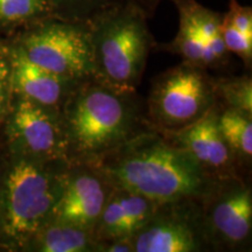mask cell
<instances>
[{"label": "cell", "instance_id": "cell-18", "mask_svg": "<svg viewBox=\"0 0 252 252\" xmlns=\"http://www.w3.org/2000/svg\"><path fill=\"white\" fill-rule=\"evenodd\" d=\"M126 0H50L55 18L72 23H90L103 12Z\"/></svg>", "mask_w": 252, "mask_h": 252}, {"label": "cell", "instance_id": "cell-10", "mask_svg": "<svg viewBox=\"0 0 252 252\" xmlns=\"http://www.w3.org/2000/svg\"><path fill=\"white\" fill-rule=\"evenodd\" d=\"M112 188L94 165L70 162L49 222L65 223L93 231Z\"/></svg>", "mask_w": 252, "mask_h": 252}, {"label": "cell", "instance_id": "cell-16", "mask_svg": "<svg viewBox=\"0 0 252 252\" xmlns=\"http://www.w3.org/2000/svg\"><path fill=\"white\" fill-rule=\"evenodd\" d=\"M52 17L50 0H0V36H11Z\"/></svg>", "mask_w": 252, "mask_h": 252}, {"label": "cell", "instance_id": "cell-23", "mask_svg": "<svg viewBox=\"0 0 252 252\" xmlns=\"http://www.w3.org/2000/svg\"><path fill=\"white\" fill-rule=\"evenodd\" d=\"M126 1H128L130 4L134 5L135 7L139 8L140 11H143L144 14L150 19L156 13L158 6H159L162 0H126ZM171 1L174 4L178 0H171Z\"/></svg>", "mask_w": 252, "mask_h": 252}, {"label": "cell", "instance_id": "cell-20", "mask_svg": "<svg viewBox=\"0 0 252 252\" xmlns=\"http://www.w3.org/2000/svg\"><path fill=\"white\" fill-rule=\"evenodd\" d=\"M13 99L12 84V55L7 40L0 36V126L4 124L6 116Z\"/></svg>", "mask_w": 252, "mask_h": 252}, {"label": "cell", "instance_id": "cell-8", "mask_svg": "<svg viewBox=\"0 0 252 252\" xmlns=\"http://www.w3.org/2000/svg\"><path fill=\"white\" fill-rule=\"evenodd\" d=\"M131 242L134 252L213 251L204 228L201 198L158 204Z\"/></svg>", "mask_w": 252, "mask_h": 252}, {"label": "cell", "instance_id": "cell-13", "mask_svg": "<svg viewBox=\"0 0 252 252\" xmlns=\"http://www.w3.org/2000/svg\"><path fill=\"white\" fill-rule=\"evenodd\" d=\"M11 55L13 94L46 108L61 111L68 96L81 81L68 80L45 70L12 49Z\"/></svg>", "mask_w": 252, "mask_h": 252}, {"label": "cell", "instance_id": "cell-21", "mask_svg": "<svg viewBox=\"0 0 252 252\" xmlns=\"http://www.w3.org/2000/svg\"><path fill=\"white\" fill-rule=\"evenodd\" d=\"M220 35L230 54L237 55L244 62L245 67L251 69L252 65V39L245 36L237 28L234 27L228 19L222 17L220 21Z\"/></svg>", "mask_w": 252, "mask_h": 252}, {"label": "cell", "instance_id": "cell-14", "mask_svg": "<svg viewBox=\"0 0 252 252\" xmlns=\"http://www.w3.org/2000/svg\"><path fill=\"white\" fill-rule=\"evenodd\" d=\"M24 251L102 252L91 230L59 222H48L31 239Z\"/></svg>", "mask_w": 252, "mask_h": 252}, {"label": "cell", "instance_id": "cell-12", "mask_svg": "<svg viewBox=\"0 0 252 252\" xmlns=\"http://www.w3.org/2000/svg\"><path fill=\"white\" fill-rule=\"evenodd\" d=\"M158 204L150 198L121 188H112L93 229L98 243L132 238L153 215Z\"/></svg>", "mask_w": 252, "mask_h": 252}, {"label": "cell", "instance_id": "cell-7", "mask_svg": "<svg viewBox=\"0 0 252 252\" xmlns=\"http://www.w3.org/2000/svg\"><path fill=\"white\" fill-rule=\"evenodd\" d=\"M213 251H248L252 237V189L243 176L216 180L201 198Z\"/></svg>", "mask_w": 252, "mask_h": 252}, {"label": "cell", "instance_id": "cell-22", "mask_svg": "<svg viewBox=\"0 0 252 252\" xmlns=\"http://www.w3.org/2000/svg\"><path fill=\"white\" fill-rule=\"evenodd\" d=\"M102 252H134L131 238H116L100 243Z\"/></svg>", "mask_w": 252, "mask_h": 252}, {"label": "cell", "instance_id": "cell-6", "mask_svg": "<svg viewBox=\"0 0 252 252\" xmlns=\"http://www.w3.org/2000/svg\"><path fill=\"white\" fill-rule=\"evenodd\" d=\"M216 104L214 77L182 61L153 78L145 113L156 131L176 132L203 118Z\"/></svg>", "mask_w": 252, "mask_h": 252}, {"label": "cell", "instance_id": "cell-5", "mask_svg": "<svg viewBox=\"0 0 252 252\" xmlns=\"http://www.w3.org/2000/svg\"><path fill=\"white\" fill-rule=\"evenodd\" d=\"M6 40L11 49L27 61L59 76L71 81L94 76L88 24L52 17L6 36Z\"/></svg>", "mask_w": 252, "mask_h": 252}, {"label": "cell", "instance_id": "cell-1", "mask_svg": "<svg viewBox=\"0 0 252 252\" xmlns=\"http://www.w3.org/2000/svg\"><path fill=\"white\" fill-rule=\"evenodd\" d=\"M112 187L126 189L157 204L202 198L216 180L187 151L161 132H143L91 162Z\"/></svg>", "mask_w": 252, "mask_h": 252}, {"label": "cell", "instance_id": "cell-4", "mask_svg": "<svg viewBox=\"0 0 252 252\" xmlns=\"http://www.w3.org/2000/svg\"><path fill=\"white\" fill-rule=\"evenodd\" d=\"M149 18L128 1L113 6L90 23L94 77L123 93H134L156 40Z\"/></svg>", "mask_w": 252, "mask_h": 252}, {"label": "cell", "instance_id": "cell-11", "mask_svg": "<svg viewBox=\"0 0 252 252\" xmlns=\"http://www.w3.org/2000/svg\"><path fill=\"white\" fill-rule=\"evenodd\" d=\"M162 134L173 144L187 151L214 180L236 175L242 176L234 156L230 152L217 125L216 104L195 124L184 130Z\"/></svg>", "mask_w": 252, "mask_h": 252}, {"label": "cell", "instance_id": "cell-17", "mask_svg": "<svg viewBox=\"0 0 252 252\" xmlns=\"http://www.w3.org/2000/svg\"><path fill=\"white\" fill-rule=\"evenodd\" d=\"M216 102L252 117V78L250 75L242 76L214 77Z\"/></svg>", "mask_w": 252, "mask_h": 252}, {"label": "cell", "instance_id": "cell-3", "mask_svg": "<svg viewBox=\"0 0 252 252\" xmlns=\"http://www.w3.org/2000/svg\"><path fill=\"white\" fill-rule=\"evenodd\" d=\"M0 172V247L24 251L50 220L61 195L67 160H41L6 150Z\"/></svg>", "mask_w": 252, "mask_h": 252}, {"label": "cell", "instance_id": "cell-19", "mask_svg": "<svg viewBox=\"0 0 252 252\" xmlns=\"http://www.w3.org/2000/svg\"><path fill=\"white\" fill-rule=\"evenodd\" d=\"M207 41L203 40L193 28L180 23L176 36L168 43H156L154 49L179 55L182 61L202 68L203 46Z\"/></svg>", "mask_w": 252, "mask_h": 252}, {"label": "cell", "instance_id": "cell-2", "mask_svg": "<svg viewBox=\"0 0 252 252\" xmlns=\"http://www.w3.org/2000/svg\"><path fill=\"white\" fill-rule=\"evenodd\" d=\"M69 162H94L143 132L153 130L145 102L91 76L81 81L61 109Z\"/></svg>", "mask_w": 252, "mask_h": 252}, {"label": "cell", "instance_id": "cell-9", "mask_svg": "<svg viewBox=\"0 0 252 252\" xmlns=\"http://www.w3.org/2000/svg\"><path fill=\"white\" fill-rule=\"evenodd\" d=\"M5 149L41 160H67L61 112L13 94L4 122Z\"/></svg>", "mask_w": 252, "mask_h": 252}, {"label": "cell", "instance_id": "cell-15", "mask_svg": "<svg viewBox=\"0 0 252 252\" xmlns=\"http://www.w3.org/2000/svg\"><path fill=\"white\" fill-rule=\"evenodd\" d=\"M217 125L243 178L250 175L252 163V117L216 102Z\"/></svg>", "mask_w": 252, "mask_h": 252}]
</instances>
